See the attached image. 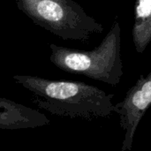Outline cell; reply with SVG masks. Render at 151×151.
<instances>
[{"label":"cell","mask_w":151,"mask_h":151,"mask_svg":"<svg viewBox=\"0 0 151 151\" xmlns=\"http://www.w3.org/2000/svg\"><path fill=\"white\" fill-rule=\"evenodd\" d=\"M17 7L35 24L64 40L86 42L104 26L73 0H16Z\"/></svg>","instance_id":"3957f363"},{"label":"cell","mask_w":151,"mask_h":151,"mask_svg":"<svg viewBox=\"0 0 151 151\" xmlns=\"http://www.w3.org/2000/svg\"><path fill=\"white\" fill-rule=\"evenodd\" d=\"M151 106V72L141 76L127 92L124 99L114 104L113 112L119 116V125L124 131L121 151H130L137 127Z\"/></svg>","instance_id":"277c9868"},{"label":"cell","mask_w":151,"mask_h":151,"mask_svg":"<svg viewBox=\"0 0 151 151\" xmlns=\"http://www.w3.org/2000/svg\"><path fill=\"white\" fill-rule=\"evenodd\" d=\"M50 62L62 71L81 74L90 79L117 86L124 74L121 59V29L115 20L99 46L91 50H82L50 45Z\"/></svg>","instance_id":"7a4b0ae2"},{"label":"cell","mask_w":151,"mask_h":151,"mask_svg":"<svg viewBox=\"0 0 151 151\" xmlns=\"http://www.w3.org/2000/svg\"><path fill=\"white\" fill-rule=\"evenodd\" d=\"M133 42L138 53H142L151 42V0H136Z\"/></svg>","instance_id":"8992f818"},{"label":"cell","mask_w":151,"mask_h":151,"mask_svg":"<svg viewBox=\"0 0 151 151\" xmlns=\"http://www.w3.org/2000/svg\"><path fill=\"white\" fill-rule=\"evenodd\" d=\"M13 80L33 94L37 107L52 115L93 120L109 118L113 112V94L81 81L30 75H14Z\"/></svg>","instance_id":"6da1fadb"},{"label":"cell","mask_w":151,"mask_h":151,"mask_svg":"<svg viewBox=\"0 0 151 151\" xmlns=\"http://www.w3.org/2000/svg\"><path fill=\"white\" fill-rule=\"evenodd\" d=\"M50 123V119L37 110L0 97V129L36 128Z\"/></svg>","instance_id":"5b68a950"}]
</instances>
